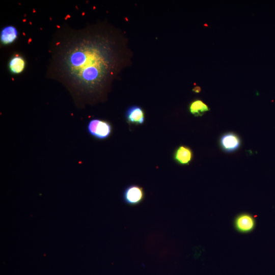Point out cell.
<instances>
[{"mask_svg":"<svg viewBox=\"0 0 275 275\" xmlns=\"http://www.w3.org/2000/svg\"><path fill=\"white\" fill-rule=\"evenodd\" d=\"M193 91L196 93H200L201 91V88L198 86L195 87L193 89Z\"/></svg>","mask_w":275,"mask_h":275,"instance_id":"11","label":"cell"},{"mask_svg":"<svg viewBox=\"0 0 275 275\" xmlns=\"http://www.w3.org/2000/svg\"><path fill=\"white\" fill-rule=\"evenodd\" d=\"M188 109L189 112L195 117L202 116L210 110L208 106L200 99H195L191 101Z\"/></svg>","mask_w":275,"mask_h":275,"instance_id":"8","label":"cell"},{"mask_svg":"<svg viewBox=\"0 0 275 275\" xmlns=\"http://www.w3.org/2000/svg\"><path fill=\"white\" fill-rule=\"evenodd\" d=\"M145 193L142 186L131 184L125 188L122 194L124 202L131 206L138 205L145 199Z\"/></svg>","mask_w":275,"mask_h":275,"instance_id":"4","label":"cell"},{"mask_svg":"<svg viewBox=\"0 0 275 275\" xmlns=\"http://www.w3.org/2000/svg\"><path fill=\"white\" fill-rule=\"evenodd\" d=\"M25 65V63L23 58L19 55H15L10 59L9 67L12 73L19 74L23 71Z\"/></svg>","mask_w":275,"mask_h":275,"instance_id":"10","label":"cell"},{"mask_svg":"<svg viewBox=\"0 0 275 275\" xmlns=\"http://www.w3.org/2000/svg\"><path fill=\"white\" fill-rule=\"evenodd\" d=\"M49 51L47 77L62 83L79 99L104 90L119 67L114 38L107 31L95 26L60 27L53 36Z\"/></svg>","mask_w":275,"mask_h":275,"instance_id":"1","label":"cell"},{"mask_svg":"<svg viewBox=\"0 0 275 275\" xmlns=\"http://www.w3.org/2000/svg\"><path fill=\"white\" fill-rule=\"evenodd\" d=\"M219 146L225 152L231 153L238 150L241 146L240 138L235 133L228 132L224 133L219 139Z\"/></svg>","mask_w":275,"mask_h":275,"instance_id":"5","label":"cell"},{"mask_svg":"<svg viewBox=\"0 0 275 275\" xmlns=\"http://www.w3.org/2000/svg\"><path fill=\"white\" fill-rule=\"evenodd\" d=\"M17 31L14 26H7L3 28L1 31V42L6 45L13 43L17 38Z\"/></svg>","mask_w":275,"mask_h":275,"instance_id":"9","label":"cell"},{"mask_svg":"<svg viewBox=\"0 0 275 275\" xmlns=\"http://www.w3.org/2000/svg\"><path fill=\"white\" fill-rule=\"evenodd\" d=\"M194 154L188 146L180 145L174 151L173 155L174 160L181 166L188 165L192 161Z\"/></svg>","mask_w":275,"mask_h":275,"instance_id":"6","label":"cell"},{"mask_svg":"<svg viewBox=\"0 0 275 275\" xmlns=\"http://www.w3.org/2000/svg\"><path fill=\"white\" fill-rule=\"evenodd\" d=\"M145 115L143 108L138 105L129 107L125 112V119L129 124L139 125L145 122Z\"/></svg>","mask_w":275,"mask_h":275,"instance_id":"7","label":"cell"},{"mask_svg":"<svg viewBox=\"0 0 275 275\" xmlns=\"http://www.w3.org/2000/svg\"><path fill=\"white\" fill-rule=\"evenodd\" d=\"M256 219L252 214L241 212L237 214L233 219L235 230L241 234H249L256 228Z\"/></svg>","mask_w":275,"mask_h":275,"instance_id":"3","label":"cell"},{"mask_svg":"<svg viewBox=\"0 0 275 275\" xmlns=\"http://www.w3.org/2000/svg\"><path fill=\"white\" fill-rule=\"evenodd\" d=\"M88 133L99 140L108 138L112 132V124L107 121L100 119H93L89 121L87 126Z\"/></svg>","mask_w":275,"mask_h":275,"instance_id":"2","label":"cell"}]
</instances>
